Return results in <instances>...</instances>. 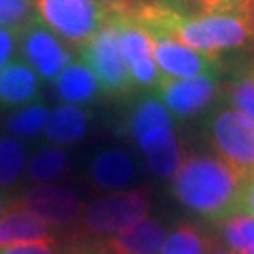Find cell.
<instances>
[{
    "label": "cell",
    "mask_w": 254,
    "mask_h": 254,
    "mask_svg": "<svg viewBox=\"0 0 254 254\" xmlns=\"http://www.w3.org/2000/svg\"><path fill=\"white\" fill-rule=\"evenodd\" d=\"M13 207H23L44 218L49 226L59 230L61 234L68 236V232L75 226L85 209V201L68 187L63 185H34L28 190L13 196L11 200Z\"/></svg>",
    "instance_id": "obj_7"
},
{
    "label": "cell",
    "mask_w": 254,
    "mask_h": 254,
    "mask_svg": "<svg viewBox=\"0 0 254 254\" xmlns=\"http://www.w3.org/2000/svg\"><path fill=\"white\" fill-rule=\"evenodd\" d=\"M36 0H0V27L17 28L34 17Z\"/></svg>",
    "instance_id": "obj_26"
},
{
    "label": "cell",
    "mask_w": 254,
    "mask_h": 254,
    "mask_svg": "<svg viewBox=\"0 0 254 254\" xmlns=\"http://www.w3.org/2000/svg\"><path fill=\"white\" fill-rule=\"evenodd\" d=\"M201 11L224 13V11H253L254 0H196Z\"/></svg>",
    "instance_id": "obj_27"
},
{
    "label": "cell",
    "mask_w": 254,
    "mask_h": 254,
    "mask_svg": "<svg viewBox=\"0 0 254 254\" xmlns=\"http://www.w3.org/2000/svg\"><path fill=\"white\" fill-rule=\"evenodd\" d=\"M151 190L149 187L111 192L87 203L75 226L64 241H102L134 226L149 217Z\"/></svg>",
    "instance_id": "obj_3"
},
{
    "label": "cell",
    "mask_w": 254,
    "mask_h": 254,
    "mask_svg": "<svg viewBox=\"0 0 254 254\" xmlns=\"http://www.w3.org/2000/svg\"><path fill=\"white\" fill-rule=\"evenodd\" d=\"M79 55H81V63L87 64L94 73L104 94L113 98H125L136 91L125 59L121 55L117 28L109 19L79 49Z\"/></svg>",
    "instance_id": "obj_6"
},
{
    "label": "cell",
    "mask_w": 254,
    "mask_h": 254,
    "mask_svg": "<svg viewBox=\"0 0 254 254\" xmlns=\"http://www.w3.org/2000/svg\"><path fill=\"white\" fill-rule=\"evenodd\" d=\"M0 254H64V243H32L0 249Z\"/></svg>",
    "instance_id": "obj_29"
},
{
    "label": "cell",
    "mask_w": 254,
    "mask_h": 254,
    "mask_svg": "<svg viewBox=\"0 0 254 254\" xmlns=\"http://www.w3.org/2000/svg\"><path fill=\"white\" fill-rule=\"evenodd\" d=\"M32 243H64V236L34 213L9 205L0 218V249Z\"/></svg>",
    "instance_id": "obj_12"
},
{
    "label": "cell",
    "mask_w": 254,
    "mask_h": 254,
    "mask_svg": "<svg viewBox=\"0 0 254 254\" xmlns=\"http://www.w3.org/2000/svg\"><path fill=\"white\" fill-rule=\"evenodd\" d=\"M109 21L117 28L121 55L125 59L134 87L143 91H153L154 85L160 81L162 73L154 63L151 36L125 9H111Z\"/></svg>",
    "instance_id": "obj_8"
},
{
    "label": "cell",
    "mask_w": 254,
    "mask_h": 254,
    "mask_svg": "<svg viewBox=\"0 0 254 254\" xmlns=\"http://www.w3.org/2000/svg\"><path fill=\"white\" fill-rule=\"evenodd\" d=\"M175 119L172 113L166 109L162 102L154 96H147L143 100H139L128 113L123 125L125 136L132 137L137 141L141 136H145L147 132H151L154 128H175Z\"/></svg>",
    "instance_id": "obj_20"
},
{
    "label": "cell",
    "mask_w": 254,
    "mask_h": 254,
    "mask_svg": "<svg viewBox=\"0 0 254 254\" xmlns=\"http://www.w3.org/2000/svg\"><path fill=\"white\" fill-rule=\"evenodd\" d=\"M64 254H104L92 241H64Z\"/></svg>",
    "instance_id": "obj_31"
},
{
    "label": "cell",
    "mask_w": 254,
    "mask_h": 254,
    "mask_svg": "<svg viewBox=\"0 0 254 254\" xmlns=\"http://www.w3.org/2000/svg\"><path fill=\"white\" fill-rule=\"evenodd\" d=\"M27 166V147L17 137L0 139V190L9 192L19 181Z\"/></svg>",
    "instance_id": "obj_24"
},
{
    "label": "cell",
    "mask_w": 254,
    "mask_h": 254,
    "mask_svg": "<svg viewBox=\"0 0 254 254\" xmlns=\"http://www.w3.org/2000/svg\"><path fill=\"white\" fill-rule=\"evenodd\" d=\"M98 2L109 9H130L139 4H145L149 0H98Z\"/></svg>",
    "instance_id": "obj_32"
},
{
    "label": "cell",
    "mask_w": 254,
    "mask_h": 254,
    "mask_svg": "<svg viewBox=\"0 0 254 254\" xmlns=\"http://www.w3.org/2000/svg\"><path fill=\"white\" fill-rule=\"evenodd\" d=\"M98 92H100V87L94 73L81 61H73L55 79V94L64 104L83 106L94 100Z\"/></svg>",
    "instance_id": "obj_18"
},
{
    "label": "cell",
    "mask_w": 254,
    "mask_h": 254,
    "mask_svg": "<svg viewBox=\"0 0 254 254\" xmlns=\"http://www.w3.org/2000/svg\"><path fill=\"white\" fill-rule=\"evenodd\" d=\"M239 215L254 217V172L243 179L241 198H239Z\"/></svg>",
    "instance_id": "obj_30"
},
{
    "label": "cell",
    "mask_w": 254,
    "mask_h": 254,
    "mask_svg": "<svg viewBox=\"0 0 254 254\" xmlns=\"http://www.w3.org/2000/svg\"><path fill=\"white\" fill-rule=\"evenodd\" d=\"M217 243L234 254H254V217L236 215L215 224Z\"/></svg>",
    "instance_id": "obj_23"
},
{
    "label": "cell",
    "mask_w": 254,
    "mask_h": 254,
    "mask_svg": "<svg viewBox=\"0 0 254 254\" xmlns=\"http://www.w3.org/2000/svg\"><path fill=\"white\" fill-rule=\"evenodd\" d=\"M145 154L149 170L162 179H172L185 158L181 139L173 128H154L136 141Z\"/></svg>",
    "instance_id": "obj_14"
},
{
    "label": "cell",
    "mask_w": 254,
    "mask_h": 254,
    "mask_svg": "<svg viewBox=\"0 0 254 254\" xmlns=\"http://www.w3.org/2000/svg\"><path fill=\"white\" fill-rule=\"evenodd\" d=\"M11 200H13V196H11L9 192L0 190V218H2V215H4V213L9 209V205H11Z\"/></svg>",
    "instance_id": "obj_33"
},
{
    "label": "cell",
    "mask_w": 254,
    "mask_h": 254,
    "mask_svg": "<svg viewBox=\"0 0 254 254\" xmlns=\"http://www.w3.org/2000/svg\"><path fill=\"white\" fill-rule=\"evenodd\" d=\"M166 236V222L156 217H147L115 236L92 243L100 247L104 254H158Z\"/></svg>",
    "instance_id": "obj_13"
},
{
    "label": "cell",
    "mask_w": 254,
    "mask_h": 254,
    "mask_svg": "<svg viewBox=\"0 0 254 254\" xmlns=\"http://www.w3.org/2000/svg\"><path fill=\"white\" fill-rule=\"evenodd\" d=\"M89 121H91V115L85 108L63 104L53 111H49L44 136L53 145H70L85 137L89 130Z\"/></svg>",
    "instance_id": "obj_17"
},
{
    "label": "cell",
    "mask_w": 254,
    "mask_h": 254,
    "mask_svg": "<svg viewBox=\"0 0 254 254\" xmlns=\"http://www.w3.org/2000/svg\"><path fill=\"white\" fill-rule=\"evenodd\" d=\"M149 36L153 44L154 63L166 77L189 79L201 75H220V72L224 70L222 57H209L200 51H194L162 34H149Z\"/></svg>",
    "instance_id": "obj_11"
},
{
    "label": "cell",
    "mask_w": 254,
    "mask_h": 254,
    "mask_svg": "<svg viewBox=\"0 0 254 254\" xmlns=\"http://www.w3.org/2000/svg\"><path fill=\"white\" fill-rule=\"evenodd\" d=\"M205 136L213 154L247 179L254 172V121L245 113L218 106L205 121Z\"/></svg>",
    "instance_id": "obj_4"
},
{
    "label": "cell",
    "mask_w": 254,
    "mask_h": 254,
    "mask_svg": "<svg viewBox=\"0 0 254 254\" xmlns=\"http://www.w3.org/2000/svg\"><path fill=\"white\" fill-rule=\"evenodd\" d=\"M209 254H234V253H230L228 249H224V247H220V245L217 243V245L213 247V251H211Z\"/></svg>",
    "instance_id": "obj_34"
},
{
    "label": "cell",
    "mask_w": 254,
    "mask_h": 254,
    "mask_svg": "<svg viewBox=\"0 0 254 254\" xmlns=\"http://www.w3.org/2000/svg\"><path fill=\"white\" fill-rule=\"evenodd\" d=\"M226 106L245 113L254 121V63H237L220 87Z\"/></svg>",
    "instance_id": "obj_21"
},
{
    "label": "cell",
    "mask_w": 254,
    "mask_h": 254,
    "mask_svg": "<svg viewBox=\"0 0 254 254\" xmlns=\"http://www.w3.org/2000/svg\"><path fill=\"white\" fill-rule=\"evenodd\" d=\"M125 11L149 34L168 36L209 57L254 47V9L190 13L183 0H149Z\"/></svg>",
    "instance_id": "obj_1"
},
{
    "label": "cell",
    "mask_w": 254,
    "mask_h": 254,
    "mask_svg": "<svg viewBox=\"0 0 254 254\" xmlns=\"http://www.w3.org/2000/svg\"><path fill=\"white\" fill-rule=\"evenodd\" d=\"M243 179L215 154H185L172 177V194L201 224L215 226L239 215Z\"/></svg>",
    "instance_id": "obj_2"
},
{
    "label": "cell",
    "mask_w": 254,
    "mask_h": 254,
    "mask_svg": "<svg viewBox=\"0 0 254 254\" xmlns=\"http://www.w3.org/2000/svg\"><path fill=\"white\" fill-rule=\"evenodd\" d=\"M70 170V156L59 145L42 147L30 156L25 166L27 181L32 185H47L64 177Z\"/></svg>",
    "instance_id": "obj_22"
},
{
    "label": "cell",
    "mask_w": 254,
    "mask_h": 254,
    "mask_svg": "<svg viewBox=\"0 0 254 254\" xmlns=\"http://www.w3.org/2000/svg\"><path fill=\"white\" fill-rule=\"evenodd\" d=\"M17 28L0 27V70L13 61L17 51Z\"/></svg>",
    "instance_id": "obj_28"
},
{
    "label": "cell",
    "mask_w": 254,
    "mask_h": 254,
    "mask_svg": "<svg viewBox=\"0 0 254 254\" xmlns=\"http://www.w3.org/2000/svg\"><path fill=\"white\" fill-rule=\"evenodd\" d=\"M137 173L132 154L123 149H106L92 158L89 177L96 190L121 192L134 181Z\"/></svg>",
    "instance_id": "obj_15"
},
{
    "label": "cell",
    "mask_w": 254,
    "mask_h": 254,
    "mask_svg": "<svg viewBox=\"0 0 254 254\" xmlns=\"http://www.w3.org/2000/svg\"><path fill=\"white\" fill-rule=\"evenodd\" d=\"M98 0H36L34 15L68 47L81 49L109 19Z\"/></svg>",
    "instance_id": "obj_5"
},
{
    "label": "cell",
    "mask_w": 254,
    "mask_h": 254,
    "mask_svg": "<svg viewBox=\"0 0 254 254\" xmlns=\"http://www.w3.org/2000/svg\"><path fill=\"white\" fill-rule=\"evenodd\" d=\"M40 96V79L25 61L13 59L0 70V109L30 106Z\"/></svg>",
    "instance_id": "obj_16"
},
{
    "label": "cell",
    "mask_w": 254,
    "mask_h": 254,
    "mask_svg": "<svg viewBox=\"0 0 254 254\" xmlns=\"http://www.w3.org/2000/svg\"><path fill=\"white\" fill-rule=\"evenodd\" d=\"M49 117V109L42 104H30L25 108H19L6 119V130L11 137H34L44 132Z\"/></svg>",
    "instance_id": "obj_25"
},
{
    "label": "cell",
    "mask_w": 254,
    "mask_h": 254,
    "mask_svg": "<svg viewBox=\"0 0 254 254\" xmlns=\"http://www.w3.org/2000/svg\"><path fill=\"white\" fill-rule=\"evenodd\" d=\"M217 237L201 222H181L168 230L158 254H209Z\"/></svg>",
    "instance_id": "obj_19"
},
{
    "label": "cell",
    "mask_w": 254,
    "mask_h": 254,
    "mask_svg": "<svg viewBox=\"0 0 254 254\" xmlns=\"http://www.w3.org/2000/svg\"><path fill=\"white\" fill-rule=\"evenodd\" d=\"M17 49L25 63L42 79L55 81L66 66L73 63V55L36 15L17 28Z\"/></svg>",
    "instance_id": "obj_10"
},
{
    "label": "cell",
    "mask_w": 254,
    "mask_h": 254,
    "mask_svg": "<svg viewBox=\"0 0 254 254\" xmlns=\"http://www.w3.org/2000/svg\"><path fill=\"white\" fill-rule=\"evenodd\" d=\"M220 75H201V77H166L154 85V98L162 102L175 121H187L211 108L220 98Z\"/></svg>",
    "instance_id": "obj_9"
}]
</instances>
